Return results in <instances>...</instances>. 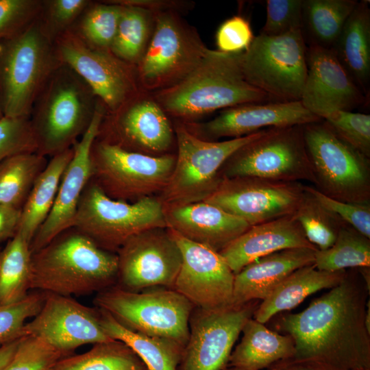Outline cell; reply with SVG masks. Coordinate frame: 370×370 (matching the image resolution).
I'll return each mask as SVG.
<instances>
[{
  "label": "cell",
  "mask_w": 370,
  "mask_h": 370,
  "mask_svg": "<svg viewBox=\"0 0 370 370\" xmlns=\"http://www.w3.org/2000/svg\"><path fill=\"white\" fill-rule=\"evenodd\" d=\"M370 288L358 269L297 313H282L275 328L295 343L293 360L317 370L370 369L365 313Z\"/></svg>",
  "instance_id": "obj_1"
},
{
  "label": "cell",
  "mask_w": 370,
  "mask_h": 370,
  "mask_svg": "<svg viewBox=\"0 0 370 370\" xmlns=\"http://www.w3.org/2000/svg\"><path fill=\"white\" fill-rule=\"evenodd\" d=\"M117 271L116 253L72 227L32 253L30 288L70 297L97 294L116 284Z\"/></svg>",
  "instance_id": "obj_2"
},
{
  "label": "cell",
  "mask_w": 370,
  "mask_h": 370,
  "mask_svg": "<svg viewBox=\"0 0 370 370\" xmlns=\"http://www.w3.org/2000/svg\"><path fill=\"white\" fill-rule=\"evenodd\" d=\"M241 53L208 49L186 77L159 92V106L175 117L190 120L222 108L274 102L246 81Z\"/></svg>",
  "instance_id": "obj_3"
},
{
  "label": "cell",
  "mask_w": 370,
  "mask_h": 370,
  "mask_svg": "<svg viewBox=\"0 0 370 370\" xmlns=\"http://www.w3.org/2000/svg\"><path fill=\"white\" fill-rule=\"evenodd\" d=\"M99 101L88 84L62 63L38 95L29 116L36 152L51 158L72 147L90 126Z\"/></svg>",
  "instance_id": "obj_4"
},
{
  "label": "cell",
  "mask_w": 370,
  "mask_h": 370,
  "mask_svg": "<svg viewBox=\"0 0 370 370\" xmlns=\"http://www.w3.org/2000/svg\"><path fill=\"white\" fill-rule=\"evenodd\" d=\"M62 63L38 18L21 33L0 40V109L3 116L29 117L38 95Z\"/></svg>",
  "instance_id": "obj_5"
},
{
  "label": "cell",
  "mask_w": 370,
  "mask_h": 370,
  "mask_svg": "<svg viewBox=\"0 0 370 370\" xmlns=\"http://www.w3.org/2000/svg\"><path fill=\"white\" fill-rule=\"evenodd\" d=\"M93 303L130 330L171 339L184 347L187 343L195 306L173 288L153 287L134 292L114 285L97 293Z\"/></svg>",
  "instance_id": "obj_6"
},
{
  "label": "cell",
  "mask_w": 370,
  "mask_h": 370,
  "mask_svg": "<svg viewBox=\"0 0 370 370\" xmlns=\"http://www.w3.org/2000/svg\"><path fill=\"white\" fill-rule=\"evenodd\" d=\"M314 187L336 200L370 204V158L341 138L323 121L302 125Z\"/></svg>",
  "instance_id": "obj_7"
},
{
  "label": "cell",
  "mask_w": 370,
  "mask_h": 370,
  "mask_svg": "<svg viewBox=\"0 0 370 370\" xmlns=\"http://www.w3.org/2000/svg\"><path fill=\"white\" fill-rule=\"evenodd\" d=\"M73 227L101 248L114 253L140 232L167 227L163 203L158 197L134 202L113 199L91 179L80 197Z\"/></svg>",
  "instance_id": "obj_8"
},
{
  "label": "cell",
  "mask_w": 370,
  "mask_h": 370,
  "mask_svg": "<svg viewBox=\"0 0 370 370\" xmlns=\"http://www.w3.org/2000/svg\"><path fill=\"white\" fill-rule=\"evenodd\" d=\"M237 138L202 139L177 125V154L171 177L159 198L164 204L181 205L204 201L222 180L220 171L237 149L258 138L264 130Z\"/></svg>",
  "instance_id": "obj_9"
},
{
  "label": "cell",
  "mask_w": 370,
  "mask_h": 370,
  "mask_svg": "<svg viewBox=\"0 0 370 370\" xmlns=\"http://www.w3.org/2000/svg\"><path fill=\"white\" fill-rule=\"evenodd\" d=\"M306 48L300 30L280 36L260 34L241 53L243 75L272 101H300L307 75Z\"/></svg>",
  "instance_id": "obj_10"
},
{
  "label": "cell",
  "mask_w": 370,
  "mask_h": 370,
  "mask_svg": "<svg viewBox=\"0 0 370 370\" xmlns=\"http://www.w3.org/2000/svg\"><path fill=\"white\" fill-rule=\"evenodd\" d=\"M221 177H256L286 182L316 180L302 125L267 128L237 149L222 166Z\"/></svg>",
  "instance_id": "obj_11"
},
{
  "label": "cell",
  "mask_w": 370,
  "mask_h": 370,
  "mask_svg": "<svg viewBox=\"0 0 370 370\" xmlns=\"http://www.w3.org/2000/svg\"><path fill=\"white\" fill-rule=\"evenodd\" d=\"M92 177L109 197L134 202L160 193L173 172L175 156L130 151L95 138L90 151Z\"/></svg>",
  "instance_id": "obj_12"
},
{
  "label": "cell",
  "mask_w": 370,
  "mask_h": 370,
  "mask_svg": "<svg viewBox=\"0 0 370 370\" xmlns=\"http://www.w3.org/2000/svg\"><path fill=\"white\" fill-rule=\"evenodd\" d=\"M208 48L196 32L171 12L158 16L152 38L138 62V77L149 89H166L186 77Z\"/></svg>",
  "instance_id": "obj_13"
},
{
  "label": "cell",
  "mask_w": 370,
  "mask_h": 370,
  "mask_svg": "<svg viewBox=\"0 0 370 370\" xmlns=\"http://www.w3.org/2000/svg\"><path fill=\"white\" fill-rule=\"evenodd\" d=\"M261 301L217 309L194 307L178 370H223L243 328Z\"/></svg>",
  "instance_id": "obj_14"
},
{
  "label": "cell",
  "mask_w": 370,
  "mask_h": 370,
  "mask_svg": "<svg viewBox=\"0 0 370 370\" xmlns=\"http://www.w3.org/2000/svg\"><path fill=\"white\" fill-rule=\"evenodd\" d=\"M305 195L301 182L243 176L223 178L204 201L252 226L293 215Z\"/></svg>",
  "instance_id": "obj_15"
},
{
  "label": "cell",
  "mask_w": 370,
  "mask_h": 370,
  "mask_svg": "<svg viewBox=\"0 0 370 370\" xmlns=\"http://www.w3.org/2000/svg\"><path fill=\"white\" fill-rule=\"evenodd\" d=\"M116 286L138 292L173 288L182 264L181 250L168 227H154L128 239L116 251Z\"/></svg>",
  "instance_id": "obj_16"
},
{
  "label": "cell",
  "mask_w": 370,
  "mask_h": 370,
  "mask_svg": "<svg viewBox=\"0 0 370 370\" xmlns=\"http://www.w3.org/2000/svg\"><path fill=\"white\" fill-rule=\"evenodd\" d=\"M60 60L73 69L103 103L106 113H114L132 100L135 79L131 64L110 50L92 47L69 30L55 41Z\"/></svg>",
  "instance_id": "obj_17"
},
{
  "label": "cell",
  "mask_w": 370,
  "mask_h": 370,
  "mask_svg": "<svg viewBox=\"0 0 370 370\" xmlns=\"http://www.w3.org/2000/svg\"><path fill=\"white\" fill-rule=\"evenodd\" d=\"M27 335L44 340L65 356L82 345L112 340L101 325L98 308L50 293L38 313L23 326L22 336Z\"/></svg>",
  "instance_id": "obj_18"
},
{
  "label": "cell",
  "mask_w": 370,
  "mask_h": 370,
  "mask_svg": "<svg viewBox=\"0 0 370 370\" xmlns=\"http://www.w3.org/2000/svg\"><path fill=\"white\" fill-rule=\"evenodd\" d=\"M169 230L182 257L173 288L195 307L217 309L233 304L234 273L220 253Z\"/></svg>",
  "instance_id": "obj_19"
},
{
  "label": "cell",
  "mask_w": 370,
  "mask_h": 370,
  "mask_svg": "<svg viewBox=\"0 0 370 370\" xmlns=\"http://www.w3.org/2000/svg\"><path fill=\"white\" fill-rule=\"evenodd\" d=\"M108 114L100 124L97 140L151 156L164 155L172 143L170 122L153 101H130L116 112Z\"/></svg>",
  "instance_id": "obj_20"
},
{
  "label": "cell",
  "mask_w": 370,
  "mask_h": 370,
  "mask_svg": "<svg viewBox=\"0 0 370 370\" xmlns=\"http://www.w3.org/2000/svg\"><path fill=\"white\" fill-rule=\"evenodd\" d=\"M106 112L99 101L90 126L73 145V155L62 175L51 210L29 245L32 253L73 227L80 197L92 177L91 147Z\"/></svg>",
  "instance_id": "obj_21"
},
{
  "label": "cell",
  "mask_w": 370,
  "mask_h": 370,
  "mask_svg": "<svg viewBox=\"0 0 370 370\" xmlns=\"http://www.w3.org/2000/svg\"><path fill=\"white\" fill-rule=\"evenodd\" d=\"M307 75L300 101L321 119L335 110L352 111L369 101L332 49L306 48Z\"/></svg>",
  "instance_id": "obj_22"
},
{
  "label": "cell",
  "mask_w": 370,
  "mask_h": 370,
  "mask_svg": "<svg viewBox=\"0 0 370 370\" xmlns=\"http://www.w3.org/2000/svg\"><path fill=\"white\" fill-rule=\"evenodd\" d=\"M321 119L300 101L243 104L225 109L212 120L197 127L207 140L237 138L271 128L303 125Z\"/></svg>",
  "instance_id": "obj_23"
},
{
  "label": "cell",
  "mask_w": 370,
  "mask_h": 370,
  "mask_svg": "<svg viewBox=\"0 0 370 370\" xmlns=\"http://www.w3.org/2000/svg\"><path fill=\"white\" fill-rule=\"evenodd\" d=\"M163 206L168 228L219 252L250 227L243 219L204 201Z\"/></svg>",
  "instance_id": "obj_24"
},
{
  "label": "cell",
  "mask_w": 370,
  "mask_h": 370,
  "mask_svg": "<svg viewBox=\"0 0 370 370\" xmlns=\"http://www.w3.org/2000/svg\"><path fill=\"white\" fill-rule=\"evenodd\" d=\"M317 249L293 215L250 226L219 251L234 274L253 261L289 248Z\"/></svg>",
  "instance_id": "obj_25"
},
{
  "label": "cell",
  "mask_w": 370,
  "mask_h": 370,
  "mask_svg": "<svg viewBox=\"0 0 370 370\" xmlns=\"http://www.w3.org/2000/svg\"><path fill=\"white\" fill-rule=\"evenodd\" d=\"M318 249L289 248L262 256L234 274L233 304L264 299L295 270L314 264Z\"/></svg>",
  "instance_id": "obj_26"
},
{
  "label": "cell",
  "mask_w": 370,
  "mask_h": 370,
  "mask_svg": "<svg viewBox=\"0 0 370 370\" xmlns=\"http://www.w3.org/2000/svg\"><path fill=\"white\" fill-rule=\"evenodd\" d=\"M332 50L353 82L369 99V1L358 2Z\"/></svg>",
  "instance_id": "obj_27"
},
{
  "label": "cell",
  "mask_w": 370,
  "mask_h": 370,
  "mask_svg": "<svg viewBox=\"0 0 370 370\" xmlns=\"http://www.w3.org/2000/svg\"><path fill=\"white\" fill-rule=\"evenodd\" d=\"M346 273L347 270H319L314 264L299 268L260 301L253 319L264 324L273 317L295 308L309 295L337 286Z\"/></svg>",
  "instance_id": "obj_28"
},
{
  "label": "cell",
  "mask_w": 370,
  "mask_h": 370,
  "mask_svg": "<svg viewBox=\"0 0 370 370\" xmlns=\"http://www.w3.org/2000/svg\"><path fill=\"white\" fill-rule=\"evenodd\" d=\"M241 333V340L233 349L227 366L264 370L294 356L295 343L290 335L271 330L253 317L245 324Z\"/></svg>",
  "instance_id": "obj_29"
},
{
  "label": "cell",
  "mask_w": 370,
  "mask_h": 370,
  "mask_svg": "<svg viewBox=\"0 0 370 370\" xmlns=\"http://www.w3.org/2000/svg\"><path fill=\"white\" fill-rule=\"evenodd\" d=\"M73 155L72 147L50 158L36 178L21 209L17 232L29 245L51 210L62 175Z\"/></svg>",
  "instance_id": "obj_30"
},
{
  "label": "cell",
  "mask_w": 370,
  "mask_h": 370,
  "mask_svg": "<svg viewBox=\"0 0 370 370\" xmlns=\"http://www.w3.org/2000/svg\"><path fill=\"white\" fill-rule=\"evenodd\" d=\"M101 325L112 339L131 348L149 370H178L184 348L171 339L149 336L129 330L108 312L99 308Z\"/></svg>",
  "instance_id": "obj_31"
},
{
  "label": "cell",
  "mask_w": 370,
  "mask_h": 370,
  "mask_svg": "<svg viewBox=\"0 0 370 370\" xmlns=\"http://www.w3.org/2000/svg\"><path fill=\"white\" fill-rule=\"evenodd\" d=\"M357 0H303L301 33L307 47L332 49Z\"/></svg>",
  "instance_id": "obj_32"
},
{
  "label": "cell",
  "mask_w": 370,
  "mask_h": 370,
  "mask_svg": "<svg viewBox=\"0 0 370 370\" xmlns=\"http://www.w3.org/2000/svg\"><path fill=\"white\" fill-rule=\"evenodd\" d=\"M29 243L16 232L0 251V306L17 303L31 289Z\"/></svg>",
  "instance_id": "obj_33"
},
{
  "label": "cell",
  "mask_w": 370,
  "mask_h": 370,
  "mask_svg": "<svg viewBox=\"0 0 370 370\" xmlns=\"http://www.w3.org/2000/svg\"><path fill=\"white\" fill-rule=\"evenodd\" d=\"M48 161L37 152H24L0 162V204L22 209Z\"/></svg>",
  "instance_id": "obj_34"
},
{
  "label": "cell",
  "mask_w": 370,
  "mask_h": 370,
  "mask_svg": "<svg viewBox=\"0 0 370 370\" xmlns=\"http://www.w3.org/2000/svg\"><path fill=\"white\" fill-rule=\"evenodd\" d=\"M51 370H149L137 354L118 340L92 345L88 352L59 360Z\"/></svg>",
  "instance_id": "obj_35"
},
{
  "label": "cell",
  "mask_w": 370,
  "mask_h": 370,
  "mask_svg": "<svg viewBox=\"0 0 370 370\" xmlns=\"http://www.w3.org/2000/svg\"><path fill=\"white\" fill-rule=\"evenodd\" d=\"M314 264L331 272L370 267V238L345 223L331 247L315 251Z\"/></svg>",
  "instance_id": "obj_36"
},
{
  "label": "cell",
  "mask_w": 370,
  "mask_h": 370,
  "mask_svg": "<svg viewBox=\"0 0 370 370\" xmlns=\"http://www.w3.org/2000/svg\"><path fill=\"white\" fill-rule=\"evenodd\" d=\"M123 5L112 3H91L70 29L88 45L110 50Z\"/></svg>",
  "instance_id": "obj_37"
},
{
  "label": "cell",
  "mask_w": 370,
  "mask_h": 370,
  "mask_svg": "<svg viewBox=\"0 0 370 370\" xmlns=\"http://www.w3.org/2000/svg\"><path fill=\"white\" fill-rule=\"evenodd\" d=\"M148 12L147 10L140 7L123 5L110 51L130 64L138 63L145 51L150 27Z\"/></svg>",
  "instance_id": "obj_38"
},
{
  "label": "cell",
  "mask_w": 370,
  "mask_h": 370,
  "mask_svg": "<svg viewBox=\"0 0 370 370\" xmlns=\"http://www.w3.org/2000/svg\"><path fill=\"white\" fill-rule=\"evenodd\" d=\"M305 190L306 195L293 216L308 241L319 250L326 249L333 245L345 223Z\"/></svg>",
  "instance_id": "obj_39"
},
{
  "label": "cell",
  "mask_w": 370,
  "mask_h": 370,
  "mask_svg": "<svg viewBox=\"0 0 370 370\" xmlns=\"http://www.w3.org/2000/svg\"><path fill=\"white\" fill-rule=\"evenodd\" d=\"M90 3L89 0H42L38 16L42 31L54 42L73 27Z\"/></svg>",
  "instance_id": "obj_40"
},
{
  "label": "cell",
  "mask_w": 370,
  "mask_h": 370,
  "mask_svg": "<svg viewBox=\"0 0 370 370\" xmlns=\"http://www.w3.org/2000/svg\"><path fill=\"white\" fill-rule=\"evenodd\" d=\"M64 357L66 356L44 340L23 336L13 357L1 370H51Z\"/></svg>",
  "instance_id": "obj_41"
},
{
  "label": "cell",
  "mask_w": 370,
  "mask_h": 370,
  "mask_svg": "<svg viewBox=\"0 0 370 370\" xmlns=\"http://www.w3.org/2000/svg\"><path fill=\"white\" fill-rule=\"evenodd\" d=\"M343 140L370 158V115L335 110L322 119Z\"/></svg>",
  "instance_id": "obj_42"
},
{
  "label": "cell",
  "mask_w": 370,
  "mask_h": 370,
  "mask_svg": "<svg viewBox=\"0 0 370 370\" xmlns=\"http://www.w3.org/2000/svg\"><path fill=\"white\" fill-rule=\"evenodd\" d=\"M46 295L36 291L17 303L0 306V346L22 337L26 320L38 313Z\"/></svg>",
  "instance_id": "obj_43"
},
{
  "label": "cell",
  "mask_w": 370,
  "mask_h": 370,
  "mask_svg": "<svg viewBox=\"0 0 370 370\" xmlns=\"http://www.w3.org/2000/svg\"><path fill=\"white\" fill-rule=\"evenodd\" d=\"M42 0H0V40L13 37L36 21Z\"/></svg>",
  "instance_id": "obj_44"
},
{
  "label": "cell",
  "mask_w": 370,
  "mask_h": 370,
  "mask_svg": "<svg viewBox=\"0 0 370 370\" xmlns=\"http://www.w3.org/2000/svg\"><path fill=\"white\" fill-rule=\"evenodd\" d=\"M303 0H267L266 21L260 34L280 36L300 30Z\"/></svg>",
  "instance_id": "obj_45"
},
{
  "label": "cell",
  "mask_w": 370,
  "mask_h": 370,
  "mask_svg": "<svg viewBox=\"0 0 370 370\" xmlns=\"http://www.w3.org/2000/svg\"><path fill=\"white\" fill-rule=\"evenodd\" d=\"M24 152H36L29 118L3 116L0 120V162Z\"/></svg>",
  "instance_id": "obj_46"
},
{
  "label": "cell",
  "mask_w": 370,
  "mask_h": 370,
  "mask_svg": "<svg viewBox=\"0 0 370 370\" xmlns=\"http://www.w3.org/2000/svg\"><path fill=\"white\" fill-rule=\"evenodd\" d=\"M305 188L324 208L370 238V204L341 201L325 195L314 186L305 185Z\"/></svg>",
  "instance_id": "obj_47"
},
{
  "label": "cell",
  "mask_w": 370,
  "mask_h": 370,
  "mask_svg": "<svg viewBox=\"0 0 370 370\" xmlns=\"http://www.w3.org/2000/svg\"><path fill=\"white\" fill-rule=\"evenodd\" d=\"M249 22L243 16L236 15L225 20L216 33L218 51L226 53L245 51L254 39Z\"/></svg>",
  "instance_id": "obj_48"
},
{
  "label": "cell",
  "mask_w": 370,
  "mask_h": 370,
  "mask_svg": "<svg viewBox=\"0 0 370 370\" xmlns=\"http://www.w3.org/2000/svg\"><path fill=\"white\" fill-rule=\"evenodd\" d=\"M21 209L0 204V245L16 234Z\"/></svg>",
  "instance_id": "obj_49"
},
{
  "label": "cell",
  "mask_w": 370,
  "mask_h": 370,
  "mask_svg": "<svg viewBox=\"0 0 370 370\" xmlns=\"http://www.w3.org/2000/svg\"><path fill=\"white\" fill-rule=\"evenodd\" d=\"M264 370H317L303 363L288 358L277 362Z\"/></svg>",
  "instance_id": "obj_50"
},
{
  "label": "cell",
  "mask_w": 370,
  "mask_h": 370,
  "mask_svg": "<svg viewBox=\"0 0 370 370\" xmlns=\"http://www.w3.org/2000/svg\"><path fill=\"white\" fill-rule=\"evenodd\" d=\"M20 338H17L0 346V370H1L13 357L18 345Z\"/></svg>",
  "instance_id": "obj_51"
},
{
  "label": "cell",
  "mask_w": 370,
  "mask_h": 370,
  "mask_svg": "<svg viewBox=\"0 0 370 370\" xmlns=\"http://www.w3.org/2000/svg\"><path fill=\"white\" fill-rule=\"evenodd\" d=\"M365 325L367 330L370 332V300L368 301L365 313Z\"/></svg>",
  "instance_id": "obj_52"
},
{
  "label": "cell",
  "mask_w": 370,
  "mask_h": 370,
  "mask_svg": "<svg viewBox=\"0 0 370 370\" xmlns=\"http://www.w3.org/2000/svg\"><path fill=\"white\" fill-rule=\"evenodd\" d=\"M223 370H243V369H239V368H237V367H234L227 366Z\"/></svg>",
  "instance_id": "obj_53"
},
{
  "label": "cell",
  "mask_w": 370,
  "mask_h": 370,
  "mask_svg": "<svg viewBox=\"0 0 370 370\" xmlns=\"http://www.w3.org/2000/svg\"><path fill=\"white\" fill-rule=\"evenodd\" d=\"M3 117V115L2 112H1V109H0V120H1Z\"/></svg>",
  "instance_id": "obj_54"
},
{
  "label": "cell",
  "mask_w": 370,
  "mask_h": 370,
  "mask_svg": "<svg viewBox=\"0 0 370 370\" xmlns=\"http://www.w3.org/2000/svg\"><path fill=\"white\" fill-rule=\"evenodd\" d=\"M353 370H370V369H353Z\"/></svg>",
  "instance_id": "obj_55"
},
{
  "label": "cell",
  "mask_w": 370,
  "mask_h": 370,
  "mask_svg": "<svg viewBox=\"0 0 370 370\" xmlns=\"http://www.w3.org/2000/svg\"><path fill=\"white\" fill-rule=\"evenodd\" d=\"M1 247H0V251H1Z\"/></svg>",
  "instance_id": "obj_56"
}]
</instances>
